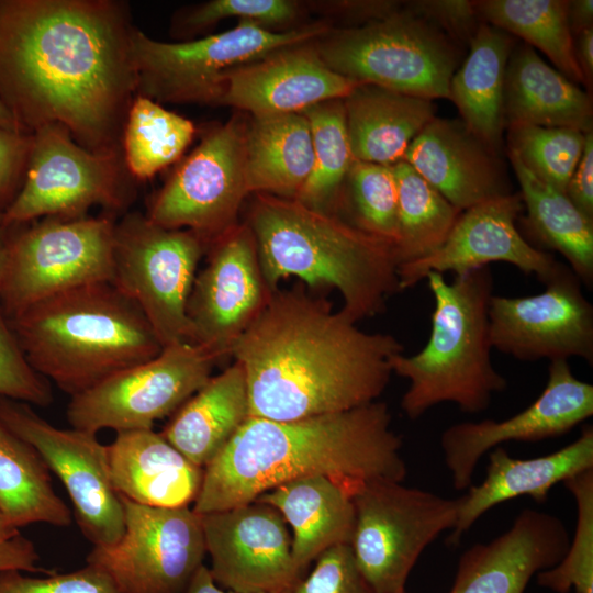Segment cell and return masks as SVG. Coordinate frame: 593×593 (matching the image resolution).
Returning a JSON list of instances; mask_svg holds the SVG:
<instances>
[{
    "mask_svg": "<svg viewBox=\"0 0 593 593\" xmlns=\"http://www.w3.org/2000/svg\"><path fill=\"white\" fill-rule=\"evenodd\" d=\"M128 4L0 0V96L21 133L64 126L93 153H122L136 96Z\"/></svg>",
    "mask_w": 593,
    "mask_h": 593,
    "instance_id": "obj_1",
    "label": "cell"
},
{
    "mask_svg": "<svg viewBox=\"0 0 593 593\" xmlns=\"http://www.w3.org/2000/svg\"><path fill=\"white\" fill-rule=\"evenodd\" d=\"M403 350L298 286L271 292L231 355L245 374L249 417L295 421L377 401Z\"/></svg>",
    "mask_w": 593,
    "mask_h": 593,
    "instance_id": "obj_2",
    "label": "cell"
},
{
    "mask_svg": "<svg viewBox=\"0 0 593 593\" xmlns=\"http://www.w3.org/2000/svg\"><path fill=\"white\" fill-rule=\"evenodd\" d=\"M402 439L381 401L295 421L248 417L204 468L192 510L201 515L255 501L272 488L322 475L349 494L360 484L401 481Z\"/></svg>",
    "mask_w": 593,
    "mask_h": 593,
    "instance_id": "obj_3",
    "label": "cell"
},
{
    "mask_svg": "<svg viewBox=\"0 0 593 593\" xmlns=\"http://www.w3.org/2000/svg\"><path fill=\"white\" fill-rule=\"evenodd\" d=\"M246 224L271 291L290 276L335 288L356 322L382 312L401 291L394 245L328 212L257 193Z\"/></svg>",
    "mask_w": 593,
    "mask_h": 593,
    "instance_id": "obj_4",
    "label": "cell"
},
{
    "mask_svg": "<svg viewBox=\"0 0 593 593\" xmlns=\"http://www.w3.org/2000/svg\"><path fill=\"white\" fill-rule=\"evenodd\" d=\"M9 322L32 368L70 396L163 349L139 307L111 282L54 294Z\"/></svg>",
    "mask_w": 593,
    "mask_h": 593,
    "instance_id": "obj_5",
    "label": "cell"
},
{
    "mask_svg": "<svg viewBox=\"0 0 593 593\" xmlns=\"http://www.w3.org/2000/svg\"><path fill=\"white\" fill-rule=\"evenodd\" d=\"M425 280L434 299L428 340L418 353L398 354L390 362L392 373L409 381L401 409L412 421L441 403H454L463 413H481L493 394L507 388L491 357L492 271L483 267L451 281L429 272Z\"/></svg>",
    "mask_w": 593,
    "mask_h": 593,
    "instance_id": "obj_6",
    "label": "cell"
},
{
    "mask_svg": "<svg viewBox=\"0 0 593 593\" xmlns=\"http://www.w3.org/2000/svg\"><path fill=\"white\" fill-rule=\"evenodd\" d=\"M325 64L357 83L426 99H449L457 49L436 23L395 11L316 41Z\"/></svg>",
    "mask_w": 593,
    "mask_h": 593,
    "instance_id": "obj_7",
    "label": "cell"
},
{
    "mask_svg": "<svg viewBox=\"0 0 593 593\" xmlns=\"http://www.w3.org/2000/svg\"><path fill=\"white\" fill-rule=\"evenodd\" d=\"M329 31L326 23L320 22L276 32L239 21L222 33L168 43L134 27L131 51L136 94L158 103H219L230 71L283 47L315 42Z\"/></svg>",
    "mask_w": 593,
    "mask_h": 593,
    "instance_id": "obj_8",
    "label": "cell"
},
{
    "mask_svg": "<svg viewBox=\"0 0 593 593\" xmlns=\"http://www.w3.org/2000/svg\"><path fill=\"white\" fill-rule=\"evenodd\" d=\"M355 524L349 542L373 593H402L423 551L456 524L458 501L377 479L350 494Z\"/></svg>",
    "mask_w": 593,
    "mask_h": 593,
    "instance_id": "obj_9",
    "label": "cell"
},
{
    "mask_svg": "<svg viewBox=\"0 0 593 593\" xmlns=\"http://www.w3.org/2000/svg\"><path fill=\"white\" fill-rule=\"evenodd\" d=\"M115 221L101 216H49L9 234L0 283L7 317L54 294L111 282Z\"/></svg>",
    "mask_w": 593,
    "mask_h": 593,
    "instance_id": "obj_10",
    "label": "cell"
},
{
    "mask_svg": "<svg viewBox=\"0 0 593 593\" xmlns=\"http://www.w3.org/2000/svg\"><path fill=\"white\" fill-rule=\"evenodd\" d=\"M204 247L193 232L139 212L115 223L111 283L139 307L163 347L189 340L187 305Z\"/></svg>",
    "mask_w": 593,
    "mask_h": 593,
    "instance_id": "obj_11",
    "label": "cell"
},
{
    "mask_svg": "<svg viewBox=\"0 0 593 593\" xmlns=\"http://www.w3.org/2000/svg\"><path fill=\"white\" fill-rule=\"evenodd\" d=\"M123 153H93L75 142L59 124L31 134L21 188L2 212L7 228L49 216H80L94 205L110 212L130 199Z\"/></svg>",
    "mask_w": 593,
    "mask_h": 593,
    "instance_id": "obj_12",
    "label": "cell"
},
{
    "mask_svg": "<svg viewBox=\"0 0 593 593\" xmlns=\"http://www.w3.org/2000/svg\"><path fill=\"white\" fill-rule=\"evenodd\" d=\"M216 362L188 342L163 347L156 357L70 396L67 421L72 428L94 434L107 428L116 433L152 429L212 377Z\"/></svg>",
    "mask_w": 593,
    "mask_h": 593,
    "instance_id": "obj_13",
    "label": "cell"
},
{
    "mask_svg": "<svg viewBox=\"0 0 593 593\" xmlns=\"http://www.w3.org/2000/svg\"><path fill=\"white\" fill-rule=\"evenodd\" d=\"M120 497L123 535L93 546L87 563L107 573L121 593H183L206 553L200 515L190 506L152 507Z\"/></svg>",
    "mask_w": 593,
    "mask_h": 593,
    "instance_id": "obj_14",
    "label": "cell"
},
{
    "mask_svg": "<svg viewBox=\"0 0 593 593\" xmlns=\"http://www.w3.org/2000/svg\"><path fill=\"white\" fill-rule=\"evenodd\" d=\"M246 123L238 116L211 128L152 201L146 216L169 230H189L206 244L236 226L249 194Z\"/></svg>",
    "mask_w": 593,
    "mask_h": 593,
    "instance_id": "obj_15",
    "label": "cell"
},
{
    "mask_svg": "<svg viewBox=\"0 0 593 593\" xmlns=\"http://www.w3.org/2000/svg\"><path fill=\"white\" fill-rule=\"evenodd\" d=\"M0 418L40 455L66 489L75 521L93 546L114 544L124 532V508L115 491L107 446L97 434L58 428L30 404L0 396Z\"/></svg>",
    "mask_w": 593,
    "mask_h": 593,
    "instance_id": "obj_16",
    "label": "cell"
},
{
    "mask_svg": "<svg viewBox=\"0 0 593 593\" xmlns=\"http://www.w3.org/2000/svg\"><path fill=\"white\" fill-rule=\"evenodd\" d=\"M527 296L493 294L489 306L492 347L522 361L583 359L593 365V306L566 265Z\"/></svg>",
    "mask_w": 593,
    "mask_h": 593,
    "instance_id": "obj_17",
    "label": "cell"
},
{
    "mask_svg": "<svg viewBox=\"0 0 593 593\" xmlns=\"http://www.w3.org/2000/svg\"><path fill=\"white\" fill-rule=\"evenodd\" d=\"M269 289L247 224L213 242L206 266L195 276L187 305L189 343L216 361L266 306Z\"/></svg>",
    "mask_w": 593,
    "mask_h": 593,
    "instance_id": "obj_18",
    "label": "cell"
},
{
    "mask_svg": "<svg viewBox=\"0 0 593 593\" xmlns=\"http://www.w3.org/2000/svg\"><path fill=\"white\" fill-rule=\"evenodd\" d=\"M211 574L235 593H280L301 577L292 535L272 506L253 501L200 515Z\"/></svg>",
    "mask_w": 593,
    "mask_h": 593,
    "instance_id": "obj_19",
    "label": "cell"
},
{
    "mask_svg": "<svg viewBox=\"0 0 593 593\" xmlns=\"http://www.w3.org/2000/svg\"><path fill=\"white\" fill-rule=\"evenodd\" d=\"M593 415V385L578 379L568 360L551 361L539 396L501 421L462 422L440 435V448L452 485L468 489L482 456L507 441H538L572 430Z\"/></svg>",
    "mask_w": 593,
    "mask_h": 593,
    "instance_id": "obj_20",
    "label": "cell"
},
{
    "mask_svg": "<svg viewBox=\"0 0 593 593\" xmlns=\"http://www.w3.org/2000/svg\"><path fill=\"white\" fill-rule=\"evenodd\" d=\"M519 193L496 197L460 213L445 243L430 255L398 268L400 290L413 288L429 272L461 276L491 262H506L542 283L566 265L533 246L516 226Z\"/></svg>",
    "mask_w": 593,
    "mask_h": 593,
    "instance_id": "obj_21",
    "label": "cell"
},
{
    "mask_svg": "<svg viewBox=\"0 0 593 593\" xmlns=\"http://www.w3.org/2000/svg\"><path fill=\"white\" fill-rule=\"evenodd\" d=\"M357 85L331 69L316 44L309 42L230 71L219 104L251 116L301 113L324 101L345 99Z\"/></svg>",
    "mask_w": 593,
    "mask_h": 593,
    "instance_id": "obj_22",
    "label": "cell"
},
{
    "mask_svg": "<svg viewBox=\"0 0 593 593\" xmlns=\"http://www.w3.org/2000/svg\"><path fill=\"white\" fill-rule=\"evenodd\" d=\"M569 542L561 518L524 508L506 532L460 556L449 593H524L533 577L562 559Z\"/></svg>",
    "mask_w": 593,
    "mask_h": 593,
    "instance_id": "obj_23",
    "label": "cell"
},
{
    "mask_svg": "<svg viewBox=\"0 0 593 593\" xmlns=\"http://www.w3.org/2000/svg\"><path fill=\"white\" fill-rule=\"evenodd\" d=\"M459 211L512 193L499 154L458 119L434 118L404 159Z\"/></svg>",
    "mask_w": 593,
    "mask_h": 593,
    "instance_id": "obj_24",
    "label": "cell"
},
{
    "mask_svg": "<svg viewBox=\"0 0 593 593\" xmlns=\"http://www.w3.org/2000/svg\"><path fill=\"white\" fill-rule=\"evenodd\" d=\"M592 468V426H585L574 441L559 450L536 458L516 459L501 446L493 448L489 451L484 480L471 484L468 492L457 499V519L447 545H459L463 534L497 504L523 495L544 503L553 485Z\"/></svg>",
    "mask_w": 593,
    "mask_h": 593,
    "instance_id": "obj_25",
    "label": "cell"
},
{
    "mask_svg": "<svg viewBox=\"0 0 593 593\" xmlns=\"http://www.w3.org/2000/svg\"><path fill=\"white\" fill-rule=\"evenodd\" d=\"M110 475L119 495L141 505L188 507L202 485L204 469L187 459L154 429L116 433L107 446Z\"/></svg>",
    "mask_w": 593,
    "mask_h": 593,
    "instance_id": "obj_26",
    "label": "cell"
},
{
    "mask_svg": "<svg viewBox=\"0 0 593 593\" xmlns=\"http://www.w3.org/2000/svg\"><path fill=\"white\" fill-rule=\"evenodd\" d=\"M355 160L392 166L435 118L433 100L358 83L343 100Z\"/></svg>",
    "mask_w": 593,
    "mask_h": 593,
    "instance_id": "obj_27",
    "label": "cell"
},
{
    "mask_svg": "<svg viewBox=\"0 0 593 593\" xmlns=\"http://www.w3.org/2000/svg\"><path fill=\"white\" fill-rule=\"evenodd\" d=\"M255 501L275 507L291 527L292 557L300 572L325 550L350 542L355 524L351 496L326 477L281 483Z\"/></svg>",
    "mask_w": 593,
    "mask_h": 593,
    "instance_id": "obj_28",
    "label": "cell"
},
{
    "mask_svg": "<svg viewBox=\"0 0 593 593\" xmlns=\"http://www.w3.org/2000/svg\"><path fill=\"white\" fill-rule=\"evenodd\" d=\"M505 123L592 131V101L527 44L513 47L504 81Z\"/></svg>",
    "mask_w": 593,
    "mask_h": 593,
    "instance_id": "obj_29",
    "label": "cell"
},
{
    "mask_svg": "<svg viewBox=\"0 0 593 593\" xmlns=\"http://www.w3.org/2000/svg\"><path fill=\"white\" fill-rule=\"evenodd\" d=\"M163 437L198 467L205 468L248 415V393L238 362L211 377L175 413Z\"/></svg>",
    "mask_w": 593,
    "mask_h": 593,
    "instance_id": "obj_30",
    "label": "cell"
},
{
    "mask_svg": "<svg viewBox=\"0 0 593 593\" xmlns=\"http://www.w3.org/2000/svg\"><path fill=\"white\" fill-rule=\"evenodd\" d=\"M513 47L508 33L486 22L479 24L470 38L468 56L449 83V99L463 123L499 155L506 126L505 72Z\"/></svg>",
    "mask_w": 593,
    "mask_h": 593,
    "instance_id": "obj_31",
    "label": "cell"
},
{
    "mask_svg": "<svg viewBox=\"0 0 593 593\" xmlns=\"http://www.w3.org/2000/svg\"><path fill=\"white\" fill-rule=\"evenodd\" d=\"M314 164L307 119L302 113L251 116L245 132L249 193L295 199Z\"/></svg>",
    "mask_w": 593,
    "mask_h": 593,
    "instance_id": "obj_32",
    "label": "cell"
},
{
    "mask_svg": "<svg viewBox=\"0 0 593 593\" xmlns=\"http://www.w3.org/2000/svg\"><path fill=\"white\" fill-rule=\"evenodd\" d=\"M527 214L523 223L542 247L558 251L588 288L593 286V220L580 212L566 193L535 177L508 150Z\"/></svg>",
    "mask_w": 593,
    "mask_h": 593,
    "instance_id": "obj_33",
    "label": "cell"
},
{
    "mask_svg": "<svg viewBox=\"0 0 593 593\" xmlns=\"http://www.w3.org/2000/svg\"><path fill=\"white\" fill-rule=\"evenodd\" d=\"M0 514L16 528L35 523L67 527L72 517L37 451L1 418Z\"/></svg>",
    "mask_w": 593,
    "mask_h": 593,
    "instance_id": "obj_34",
    "label": "cell"
},
{
    "mask_svg": "<svg viewBox=\"0 0 593 593\" xmlns=\"http://www.w3.org/2000/svg\"><path fill=\"white\" fill-rule=\"evenodd\" d=\"M474 5L486 23L539 48L563 76L574 83H585L575 59L568 1L484 0L475 1Z\"/></svg>",
    "mask_w": 593,
    "mask_h": 593,
    "instance_id": "obj_35",
    "label": "cell"
},
{
    "mask_svg": "<svg viewBox=\"0 0 593 593\" xmlns=\"http://www.w3.org/2000/svg\"><path fill=\"white\" fill-rule=\"evenodd\" d=\"M398 191V268L424 258L448 237L461 211L433 188L409 163L392 165Z\"/></svg>",
    "mask_w": 593,
    "mask_h": 593,
    "instance_id": "obj_36",
    "label": "cell"
},
{
    "mask_svg": "<svg viewBox=\"0 0 593 593\" xmlns=\"http://www.w3.org/2000/svg\"><path fill=\"white\" fill-rule=\"evenodd\" d=\"M195 126L160 103L136 94L122 136V153L128 174L147 180L180 158L192 142Z\"/></svg>",
    "mask_w": 593,
    "mask_h": 593,
    "instance_id": "obj_37",
    "label": "cell"
},
{
    "mask_svg": "<svg viewBox=\"0 0 593 593\" xmlns=\"http://www.w3.org/2000/svg\"><path fill=\"white\" fill-rule=\"evenodd\" d=\"M343 100L324 101L301 112L310 124L314 164L295 200L324 212L337 195L355 160Z\"/></svg>",
    "mask_w": 593,
    "mask_h": 593,
    "instance_id": "obj_38",
    "label": "cell"
},
{
    "mask_svg": "<svg viewBox=\"0 0 593 593\" xmlns=\"http://www.w3.org/2000/svg\"><path fill=\"white\" fill-rule=\"evenodd\" d=\"M508 150L539 180L566 193L585 133L569 127L508 124Z\"/></svg>",
    "mask_w": 593,
    "mask_h": 593,
    "instance_id": "obj_39",
    "label": "cell"
},
{
    "mask_svg": "<svg viewBox=\"0 0 593 593\" xmlns=\"http://www.w3.org/2000/svg\"><path fill=\"white\" fill-rule=\"evenodd\" d=\"M577 505V525L562 559L536 574L537 583L556 593H593V468L563 482Z\"/></svg>",
    "mask_w": 593,
    "mask_h": 593,
    "instance_id": "obj_40",
    "label": "cell"
},
{
    "mask_svg": "<svg viewBox=\"0 0 593 593\" xmlns=\"http://www.w3.org/2000/svg\"><path fill=\"white\" fill-rule=\"evenodd\" d=\"M346 180L357 226L395 246L398 191L392 166L354 160Z\"/></svg>",
    "mask_w": 593,
    "mask_h": 593,
    "instance_id": "obj_41",
    "label": "cell"
},
{
    "mask_svg": "<svg viewBox=\"0 0 593 593\" xmlns=\"http://www.w3.org/2000/svg\"><path fill=\"white\" fill-rule=\"evenodd\" d=\"M298 12V4L290 0H212L179 14L174 30L191 35L233 16L267 27L292 21Z\"/></svg>",
    "mask_w": 593,
    "mask_h": 593,
    "instance_id": "obj_42",
    "label": "cell"
},
{
    "mask_svg": "<svg viewBox=\"0 0 593 593\" xmlns=\"http://www.w3.org/2000/svg\"><path fill=\"white\" fill-rule=\"evenodd\" d=\"M0 396L30 405L53 402L51 383L27 361L0 304Z\"/></svg>",
    "mask_w": 593,
    "mask_h": 593,
    "instance_id": "obj_43",
    "label": "cell"
},
{
    "mask_svg": "<svg viewBox=\"0 0 593 593\" xmlns=\"http://www.w3.org/2000/svg\"><path fill=\"white\" fill-rule=\"evenodd\" d=\"M315 567L280 593H373L361 575L349 545H337L321 553Z\"/></svg>",
    "mask_w": 593,
    "mask_h": 593,
    "instance_id": "obj_44",
    "label": "cell"
},
{
    "mask_svg": "<svg viewBox=\"0 0 593 593\" xmlns=\"http://www.w3.org/2000/svg\"><path fill=\"white\" fill-rule=\"evenodd\" d=\"M0 593H121L107 573L97 567L66 573L46 574L45 578L24 575L22 571L0 572Z\"/></svg>",
    "mask_w": 593,
    "mask_h": 593,
    "instance_id": "obj_45",
    "label": "cell"
},
{
    "mask_svg": "<svg viewBox=\"0 0 593 593\" xmlns=\"http://www.w3.org/2000/svg\"><path fill=\"white\" fill-rule=\"evenodd\" d=\"M31 147V135L0 128V213L19 192Z\"/></svg>",
    "mask_w": 593,
    "mask_h": 593,
    "instance_id": "obj_46",
    "label": "cell"
},
{
    "mask_svg": "<svg viewBox=\"0 0 593 593\" xmlns=\"http://www.w3.org/2000/svg\"><path fill=\"white\" fill-rule=\"evenodd\" d=\"M413 13L448 29L458 36L472 37L478 15L473 1H418L410 4Z\"/></svg>",
    "mask_w": 593,
    "mask_h": 593,
    "instance_id": "obj_47",
    "label": "cell"
},
{
    "mask_svg": "<svg viewBox=\"0 0 593 593\" xmlns=\"http://www.w3.org/2000/svg\"><path fill=\"white\" fill-rule=\"evenodd\" d=\"M40 556L33 542L9 524L0 515V572L18 570L22 572H41L51 574L54 571L37 566Z\"/></svg>",
    "mask_w": 593,
    "mask_h": 593,
    "instance_id": "obj_48",
    "label": "cell"
},
{
    "mask_svg": "<svg viewBox=\"0 0 593 593\" xmlns=\"http://www.w3.org/2000/svg\"><path fill=\"white\" fill-rule=\"evenodd\" d=\"M566 194L573 205L593 220V133H585L581 158L568 183Z\"/></svg>",
    "mask_w": 593,
    "mask_h": 593,
    "instance_id": "obj_49",
    "label": "cell"
},
{
    "mask_svg": "<svg viewBox=\"0 0 593 593\" xmlns=\"http://www.w3.org/2000/svg\"><path fill=\"white\" fill-rule=\"evenodd\" d=\"M575 36V59L584 76L585 85L591 87L593 78V29H586Z\"/></svg>",
    "mask_w": 593,
    "mask_h": 593,
    "instance_id": "obj_50",
    "label": "cell"
},
{
    "mask_svg": "<svg viewBox=\"0 0 593 593\" xmlns=\"http://www.w3.org/2000/svg\"><path fill=\"white\" fill-rule=\"evenodd\" d=\"M568 20L572 34L578 35L582 31L592 27L593 1L573 0L568 1Z\"/></svg>",
    "mask_w": 593,
    "mask_h": 593,
    "instance_id": "obj_51",
    "label": "cell"
},
{
    "mask_svg": "<svg viewBox=\"0 0 593 593\" xmlns=\"http://www.w3.org/2000/svg\"><path fill=\"white\" fill-rule=\"evenodd\" d=\"M183 593H235L222 589L213 579L211 571L204 564L195 571Z\"/></svg>",
    "mask_w": 593,
    "mask_h": 593,
    "instance_id": "obj_52",
    "label": "cell"
},
{
    "mask_svg": "<svg viewBox=\"0 0 593 593\" xmlns=\"http://www.w3.org/2000/svg\"><path fill=\"white\" fill-rule=\"evenodd\" d=\"M0 128L21 133L18 124L0 96ZM23 134V133H22Z\"/></svg>",
    "mask_w": 593,
    "mask_h": 593,
    "instance_id": "obj_53",
    "label": "cell"
},
{
    "mask_svg": "<svg viewBox=\"0 0 593 593\" xmlns=\"http://www.w3.org/2000/svg\"><path fill=\"white\" fill-rule=\"evenodd\" d=\"M9 228L0 224V283L3 273V267L5 261L7 245L9 239Z\"/></svg>",
    "mask_w": 593,
    "mask_h": 593,
    "instance_id": "obj_54",
    "label": "cell"
},
{
    "mask_svg": "<svg viewBox=\"0 0 593 593\" xmlns=\"http://www.w3.org/2000/svg\"><path fill=\"white\" fill-rule=\"evenodd\" d=\"M2 214L0 213V222H1Z\"/></svg>",
    "mask_w": 593,
    "mask_h": 593,
    "instance_id": "obj_55",
    "label": "cell"
},
{
    "mask_svg": "<svg viewBox=\"0 0 593 593\" xmlns=\"http://www.w3.org/2000/svg\"><path fill=\"white\" fill-rule=\"evenodd\" d=\"M402 593H409V592H406V590H405V591H404V592H402Z\"/></svg>",
    "mask_w": 593,
    "mask_h": 593,
    "instance_id": "obj_56",
    "label": "cell"
},
{
    "mask_svg": "<svg viewBox=\"0 0 593 593\" xmlns=\"http://www.w3.org/2000/svg\"><path fill=\"white\" fill-rule=\"evenodd\" d=\"M0 224H2V222H0Z\"/></svg>",
    "mask_w": 593,
    "mask_h": 593,
    "instance_id": "obj_57",
    "label": "cell"
},
{
    "mask_svg": "<svg viewBox=\"0 0 593 593\" xmlns=\"http://www.w3.org/2000/svg\"><path fill=\"white\" fill-rule=\"evenodd\" d=\"M1 515V514H0Z\"/></svg>",
    "mask_w": 593,
    "mask_h": 593,
    "instance_id": "obj_58",
    "label": "cell"
}]
</instances>
